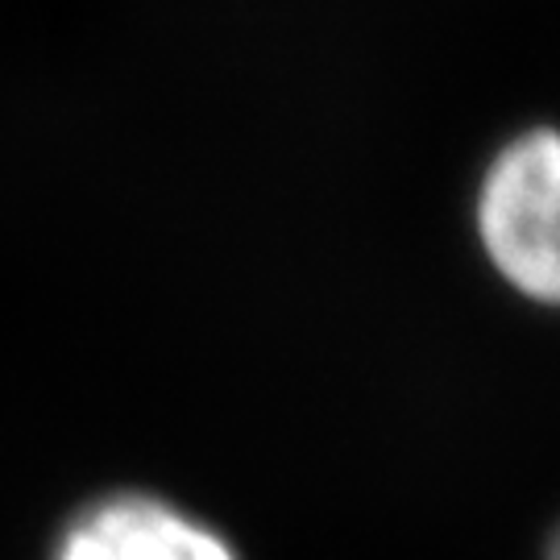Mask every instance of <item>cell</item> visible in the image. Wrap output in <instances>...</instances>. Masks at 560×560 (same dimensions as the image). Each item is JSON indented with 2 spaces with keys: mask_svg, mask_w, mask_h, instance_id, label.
<instances>
[{
  "mask_svg": "<svg viewBox=\"0 0 560 560\" xmlns=\"http://www.w3.org/2000/svg\"><path fill=\"white\" fill-rule=\"evenodd\" d=\"M548 560H560V527H557V536H552V548H548Z\"/></svg>",
  "mask_w": 560,
  "mask_h": 560,
  "instance_id": "obj_3",
  "label": "cell"
},
{
  "mask_svg": "<svg viewBox=\"0 0 560 560\" xmlns=\"http://www.w3.org/2000/svg\"><path fill=\"white\" fill-rule=\"evenodd\" d=\"M55 560H237L221 532L154 494L92 502L62 532Z\"/></svg>",
  "mask_w": 560,
  "mask_h": 560,
  "instance_id": "obj_2",
  "label": "cell"
},
{
  "mask_svg": "<svg viewBox=\"0 0 560 560\" xmlns=\"http://www.w3.org/2000/svg\"><path fill=\"white\" fill-rule=\"evenodd\" d=\"M474 229L515 295L560 312V129H523L486 162Z\"/></svg>",
  "mask_w": 560,
  "mask_h": 560,
  "instance_id": "obj_1",
  "label": "cell"
}]
</instances>
